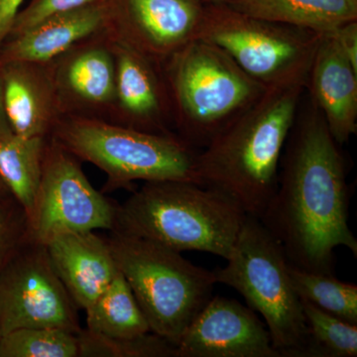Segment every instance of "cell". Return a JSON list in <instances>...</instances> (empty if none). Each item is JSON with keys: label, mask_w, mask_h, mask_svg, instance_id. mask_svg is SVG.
I'll list each match as a JSON object with an SVG mask.
<instances>
[{"label": "cell", "mask_w": 357, "mask_h": 357, "mask_svg": "<svg viewBox=\"0 0 357 357\" xmlns=\"http://www.w3.org/2000/svg\"><path fill=\"white\" fill-rule=\"evenodd\" d=\"M248 213L229 195L185 181L145 182L117 206L115 229L183 252L227 260Z\"/></svg>", "instance_id": "cell-3"}, {"label": "cell", "mask_w": 357, "mask_h": 357, "mask_svg": "<svg viewBox=\"0 0 357 357\" xmlns=\"http://www.w3.org/2000/svg\"><path fill=\"white\" fill-rule=\"evenodd\" d=\"M294 287L301 300L357 325V286L338 280L333 273L309 271L289 264Z\"/></svg>", "instance_id": "cell-22"}, {"label": "cell", "mask_w": 357, "mask_h": 357, "mask_svg": "<svg viewBox=\"0 0 357 357\" xmlns=\"http://www.w3.org/2000/svg\"><path fill=\"white\" fill-rule=\"evenodd\" d=\"M79 357H177L176 347L150 332L134 338H114L82 328L77 333Z\"/></svg>", "instance_id": "cell-25"}, {"label": "cell", "mask_w": 357, "mask_h": 357, "mask_svg": "<svg viewBox=\"0 0 357 357\" xmlns=\"http://www.w3.org/2000/svg\"><path fill=\"white\" fill-rule=\"evenodd\" d=\"M0 357H79L77 333L56 328H23L4 333Z\"/></svg>", "instance_id": "cell-24"}, {"label": "cell", "mask_w": 357, "mask_h": 357, "mask_svg": "<svg viewBox=\"0 0 357 357\" xmlns=\"http://www.w3.org/2000/svg\"><path fill=\"white\" fill-rule=\"evenodd\" d=\"M107 236L150 330L177 344L195 317L213 297V271L192 264L181 252L151 239L114 229Z\"/></svg>", "instance_id": "cell-6"}, {"label": "cell", "mask_w": 357, "mask_h": 357, "mask_svg": "<svg viewBox=\"0 0 357 357\" xmlns=\"http://www.w3.org/2000/svg\"><path fill=\"white\" fill-rule=\"evenodd\" d=\"M27 238L24 210L13 198L0 202V269Z\"/></svg>", "instance_id": "cell-26"}, {"label": "cell", "mask_w": 357, "mask_h": 357, "mask_svg": "<svg viewBox=\"0 0 357 357\" xmlns=\"http://www.w3.org/2000/svg\"><path fill=\"white\" fill-rule=\"evenodd\" d=\"M82 330L79 307L59 278L45 244L27 238L0 269L2 335L23 328Z\"/></svg>", "instance_id": "cell-10"}, {"label": "cell", "mask_w": 357, "mask_h": 357, "mask_svg": "<svg viewBox=\"0 0 357 357\" xmlns=\"http://www.w3.org/2000/svg\"><path fill=\"white\" fill-rule=\"evenodd\" d=\"M306 86L333 139L344 144L357 131V70L330 33L321 35Z\"/></svg>", "instance_id": "cell-17"}, {"label": "cell", "mask_w": 357, "mask_h": 357, "mask_svg": "<svg viewBox=\"0 0 357 357\" xmlns=\"http://www.w3.org/2000/svg\"><path fill=\"white\" fill-rule=\"evenodd\" d=\"M109 1L98 2L46 18L27 31L7 37L0 46V63H49L75 45L107 31Z\"/></svg>", "instance_id": "cell-18"}, {"label": "cell", "mask_w": 357, "mask_h": 357, "mask_svg": "<svg viewBox=\"0 0 357 357\" xmlns=\"http://www.w3.org/2000/svg\"><path fill=\"white\" fill-rule=\"evenodd\" d=\"M164 66L172 114L183 139L206 147L266 91L218 46L196 39Z\"/></svg>", "instance_id": "cell-5"}, {"label": "cell", "mask_w": 357, "mask_h": 357, "mask_svg": "<svg viewBox=\"0 0 357 357\" xmlns=\"http://www.w3.org/2000/svg\"><path fill=\"white\" fill-rule=\"evenodd\" d=\"M309 342L305 357H356L357 325L302 300Z\"/></svg>", "instance_id": "cell-23"}, {"label": "cell", "mask_w": 357, "mask_h": 357, "mask_svg": "<svg viewBox=\"0 0 357 357\" xmlns=\"http://www.w3.org/2000/svg\"><path fill=\"white\" fill-rule=\"evenodd\" d=\"M107 33L161 67L199 39L203 0H107Z\"/></svg>", "instance_id": "cell-11"}, {"label": "cell", "mask_w": 357, "mask_h": 357, "mask_svg": "<svg viewBox=\"0 0 357 357\" xmlns=\"http://www.w3.org/2000/svg\"><path fill=\"white\" fill-rule=\"evenodd\" d=\"M44 244L75 304L88 311L119 272L107 237L96 231H66Z\"/></svg>", "instance_id": "cell-16"}, {"label": "cell", "mask_w": 357, "mask_h": 357, "mask_svg": "<svg viewBox=\"0 0 357 357\" xmlns=\"http://www.w3.org/2000/svg\"><path fill=\"white\" fill-rule=\"evenodd\" d=\"M1 337H2V333H1V330H0V340H1Z\"/></svg>", "instance_id": "cell-33"}, {"label": "cell", "mask_w": 357, "mask_h": 357, "mask_svg": "<svg viewBox=\"0 0 357 357\" xmlns=\"http://www.w3.org/2000/svg\"><path fill=\"white\" fill-rule=\"evenodd\" d=\"M321 35L252 17L225 3L206 2L199 38L222 49L267 89L307 84Z\"/></svg>", "instance_id": "cell-8"}, {"label": "cell", "mask_w": 357, "mask_h": 357, "mask_svg": "<svg viewBox=\"0 0 357 357\" xmlns=\"http://www.w3.org/2000/svg\"><path fill=\"white\" fill-rule=\"evenodd\" d=\"M24 0H0V46L11 31Z\"/></svg>", "instance_id": "cell-29"}, {"label": "cell", "mask_w": 357, "mask_h": 357, "mask_svg": "<svg viewBox=\"0 0 357 357\" xmlns=\"http://www.w3.org/2000/svg\"><path fill=\"white\" fill-rule=\"evenodd\" d=\"M100 1L103 0H30L29 3L21 8L16 15L7 37L27 31L33 26L56 14L68 13Z\"/></svg>", "instance_id": "cell-27"}, {"label": "cell", "mask_w": 357, "mask_h": 357, "mask_svg": "<svg viewBox=\"0 0 357 357\" xmlns=\"http://www.w3.org/2000/svg\"><path fill=\"white\" fill-rule=\"evenodd\" d=\"M117 206L91 185L79 160L48 137L38 192L27 220L30 241L44 244L66 231H112Z\"/></svg>", "instance_id": "cell-9"}, {"label": "cell", "mask_w": 357, "mask_h": 357, "mask_svg": "<svg viewBox=\"0 0 357 357\" xmlns=\"http://www.w3.org/2000/svg\"><path fill=\"white\" fill-rule=\"evenodd\" d=\"M62 114L110 119L115 102V61L107 32L51 61Z\"/></svg>", "instance_id": "cell-13"}, {"label": "cell", "mask_w": 357, "mask_h": 357, "mask_svg": "<svg viewBox=\"0 0 357 357\" xmlns=\"http://www.w3.org/2000/svg\"><path fill=\"white\" fill-rule=\"evenodd\" d=\"M347 168L337 142L312 103L296 119L279 167L274 195L259 218L281 244L289 262L333 273L335 248L357 256L349 225Z\"/></svg>", "instance_id": "cell-1"}, {"label": "cell", "mask_w": 357, "mask_h": 357, "mask_svg": "<svg viewBox=\"0 0 357 357\" xmlns=\"http://www.w3.org/2000/svg\"><path fill=\"white\" fill-rule=\"evenodd\" d=\"M109 37L116 74L109 121L147 132L172 133L167 128L172 105L166 82L160 76V66L128 44Z\"/></svg>", "instance_id": "cell-14"}, {"label": "cell", "mask_w": 357, "mask_h": 357, "mask_svg": "<svg viewBox=\"0 0 357 357\" xmlns=\"http://www.w3.org/2000/svg\"><path fill=\"white\" fill-rule=\"evenodd\" d=\"M177 357H281L266 326L238 301L211 297L176 344Z\"/></svg>", "instance_id": "cell-12"}, {"label": "cell", "mask_w": 357, "mask_h": 357, "mask_svg": "<svg viewBox=\"0 0 357 357\" xmlns=\"http://www.w3.org/2000/svg\"><path fill=\"white\" fill-rule=\"evenodd\" d=\"M4 109L13 133L48 138L62 116L51 62L0 63Z\"/></svg>", "instance_id": "cell-15"}, {"label": "cell", "mask_w": 357, "mask_h": 357, "mask_svg": "<svg viewBox=\"0 0 357 357\" xmlns=\"http://www.w3.org/2000/svg\"><path fill=\"white\" fill-rule=\"evenodd\" d=\"M285 250L257 218L248 215L215 283L234 288L264 319L281 357H305L309 342L302 300L294 287Z\"/></svg>", "instance_id": "cell-7"}, {"label": "cell", "mask_w": 357, "mask_h": 357, "mask_svg": "<svg viewBox=\"0 0 357 357\" xmlns=\"http://www.w3.org/2000/svg\"><path fill=\"white\" fill-rule=\"evenodd\" d=\"M13 198L10 192L7 189L6 185L4 184L3 180H2L1 176H0V202L4 201V199Z\"/></svg>", "instance_id": "cell-31"}, {"label": "cell", "mask_w": 357, "mask_h": 357, "mask_svg": "<svg viewBox=\"0 0 357 357\" xmlns=\"http://www.w3.org/2000/svg\"><path fill=\"white\" fill-rule=\"evenodd\" d=\"M86 316V328L109 337L134 338L151 332L130 286L119 271Z\"/></svg>", "instance_id": "cell-21"}, {"label": "cell", "mask_w": 357, "mask_h": 357, "mask_svg": "<svg viewBox=\"0 0 357 357\" xmlns=\"http://www.w3.org/2000/svg\"><path fill=\"white\" fill-rule=\"evenodd\" d=\"M10 123H9L8 119L6 109H4L3 105V96H2V84L1 79H0V137L7 135V134L13 133Z\"/></svg>", "instance_id": "cell-30"}, {"label": "cell", "mask_w": 357, "mask_h": 357, "mask_svg": "<svg viewBox=\"0 0 357 357\" xmlns=\"http://www.w3.org/2000/svg\"><path fill=\"white\" fill-rule=\"evenodd\" d=\"M48 138L22 137L15 133L0 137V176L13 198L31 215L43 170Z\"/></svg>", "instance_id": "cell-20"}, {"label": "cell", "mask_w": 357, "mask_h": 357, "mask_svg": "<svg viewBox=\"0 0 357 357\" xmlns=\"http://www.w3.org/2000/svg\"><path fill=\"white\" fill-rule=\"evenodd\" d=\"M204 2H211V3H227L231 0H203Z\"/></svg>", "instance_id": "cell-32"}, {"label": "cell", "mask_w": 357, "mask_h": 357, "mask_svg": "<svg viewBox=\"0 0 357 357\" xmlns=\"http://www.w3.org/2000/svg\"><path fill=\"white\" fill-rule=\"evenodd\" d=\"M340 51L357 70V20L345 23L330 33Z\"/></svg>", "instance_id": "cell-28"}, {"label": "cell", "mask_w": 357, "mask_h": 357, "mask_svg": "<svg viewBox=\"0 0 357 357\" xmlns=\"http://www.w3.org/2000/svg\"><path fill=\"white\" fill-rule=\"evenodd\" d=\"M49 137L79 161L107 174L103 194L129 188L135 181L201 185L199 152L173 133L147 132L98 117L64 114Z\"/></svg>", "instance_id": "cell-4"}, {"label": "cell", "mask_w": 357, "mask_h": 357, "mask_svg": "<svg viewBox=\"0 0 357 357\" xmlns=\"http://www.w3.org/2000/svg\"><path fill=\"white\" fill-rule=\"evenodd\" d=\"M225 4L252 17L319 34L357 20V0H231Z\"/></svg>", "instance_id": "cell-19"}, {"label": "cell", "mask_w": 357, "mask_h": 357, "mask_svg": "<svg viewBox=\"0 0 357 357\" xmlns=\"http://www.w3.org/2000/svg\"><path fill=\"white\" fill-rule=\"evenodd\" d=\"M303 83L267 88L198 154L201 185L229 195L259 220L276 190L284 148L296 119Z\"/></svg>", "instance_id": "cell-2"}]
</instances>
